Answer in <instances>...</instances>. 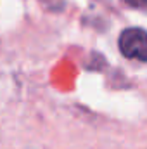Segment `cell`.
<instances>
[{
  "mask_svg": "<svg viewBox=\"0 0 147 149\" xmlns=\"http://www.w3.org/2000/svg\"><path fill=\"white\" fill-rule=\"evenodd\" d=\"M119 52L126 59L147 63V31L142 28H126L118 40Z\"/></svg>",
  "mask_w": 147,
  "mask_h": 149,
  "instance_id": "obj_1",
  "label": "cell"
},
{
  "mask_svg": "<svg viewBox=\"0 0 147 149\" xmlns=\"http://www.w3.org/2000/svg\"><path fill=\"white\" fill-rule=\"evenodd\" d=\"M130 5H135V7H144L147 5V0H126Z\"/></svg>",
  "mask_w": 147,
  "mask_h": 149,
  "instance_id": "obj_2",
  "label": "cell"
}]
</instances>
